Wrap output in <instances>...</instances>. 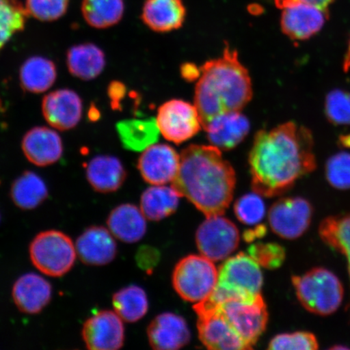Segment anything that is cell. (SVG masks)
I'll list each match as a JSON object with an SVG mask.
<instances>
[{
    "instance_id": "obj_38",
    "label": "cell",
    "mask_w": 350,
    "mask_h": 350,
    "mask_svg": "<svg viewBox=\"0 0 350 350\" xmlns=\"http://www.w3.org/2000/svg\"><path fill=\"white\" fill-rule=\"evenodd\" d=\"M271 350H316L319 349L317 336L309 332H295L279 334L270 340Z\"/></svg>"
},
{
    "instance_id": "obj_3",
    "label": "cell",
    "mask_w": 350,
    "mask_h": 350,
    "mask_svg": "<svg viewBox=\"0 0 350 350\" xmlns=\"http://www.w3.org/2000/svg\"><path fill=\"white\" fill-rule=\"evenodd\" d=\"M252 95L248 70L240 62L237 51L229 46L221 57L201 66L194 100L202 126L222 113L242 111Z\"/></svg>"
},
{
    "instance_id": "obj_32",
    "label": "cell",
    "mask_w": 350,
    "mask_h": 350,
    "mask_svg": "<svg viewBox=\"0 0 350 350\" xmlns=\"http://www.w3.org/2000/svg\"><path fill=\"white\" fill-rule=\"evenodd\" d=\"M319 233L323 243L347 258L350 278V213L325 218Z\"/></svg>"
},
{
    "instance_id": "obj_29",
    "label": "cell",
    "mask_w": 350,
    "mask_h": 350,
    "mask_svg": "<svg viewBox=\"0 0 350 350\" xmlns=\"http://www.w3.org/2000/svg\"><path fill=\"white\" fill-rule=\"evenodd\" d=\"M10 196L16 207L32 210L40 206L47 199L48 188L36 173L25 172L12 183Z\"/></svg>"
},
{
    "instance_id": "obj_15",
    "label": "cell",
    "mask_w": 350,
    "mask_h": 350,
    "mask_svg": "<svg viewBox=\"0 0 350 350\" xmlns=\"http://www.w3.org/2000/svg\"><path fill=\"white\" fill-rule=\"evenodd\" d=\"M42 113L52 128L68 131L75 128L82 118V100L75 91L62 89L48 94L42 100Z\"/></svg>"
},
{
    "instance_id": "obj_20",
    "label": "cell",
    "mask_w": 350,
    "mask_h": 350,
    "mask_svg": "<svg viewBox=\"0 0 350 350\" xmlns=\"http://www.w3.org/2000/svg\"><path fill=\"white\" fill-rule=\"evenodd\" d=\"M148 341L157 350H176L189 343L191 332L185 319L176 314L163 313L148 327Z\"/></svg>"
},
{
    "instance_id": "obj_26",
    "label": "cell",
    "mask_w": 350,
    "mask_h": 350,
    "mask_svg": "<svg viewBox=\"0 0 350 350\" xmlns=\"http://www.w3.org/2000/svg\"><path fill=\"white\" fill-rule=\"evenodd\" d=\"M117 133L126 150L143 152L156 144L160 131L155 119L125 120L118 122Z\"/></svg>"
},
{
    "instance_id": "obj_8",
    "label": "cell",
    "mask_w": 350,
    "mask_h": 350,
    "mask_svg": "<svg viewBox=\"0 0 350 350\" xmlns=\"http://www.w3.org/2000/svg\"><path fill=\"white\" fill-rule=\"evenodd\" d=\"M206 301L217 306L249 349L255 347L269 321L268 310L261 294L252 299H228L217 304Z\"/></svg>"
},
{
    "instance_id": "obj_11",
    "label": "cell",
    "mask_w": 350,
    "mask_h": 350,
    "mask_svg": "<svg viewBox=\"0 0 350 350\" xmlns=\"http://www.w3.org/2000/svg\"><path fill=\"white\" fill-rule=\"evenodd\" d=\"M196 241L201 255L220 261L238 248L239 231L234 223L221 215L207 217L196 231Z\"/></svg>"
},
{
    "instance_id": "obj_10",
    "label": "cell",
    "mask_w": 350,
    "mask_h": 350,
    "mask_svg": "<svg viewBox=\"0 0 350 350\" xmlns=\"http://www.w3.org/2000/svg\"><path fill=\"white\" fill-rule=\"evenodd\" d=\"M194 310L198 316L199 338L205 347L216 350L250 349L216 306L203 301L196 304Z\"/></svg>"
},
{
    "instance_id": "obj_42",
    "label": "cell",
    "mask_w": 350,
    "mask_h": 350,
    "mask_svg": "<svg viewBox=\"0 0 350 350\" xmlns=\"http://www.w3.org/2000/svg\"><path fill=\"white\" fill-rule=\"evenodd\" d=\"M266 233L267 227L265 225L257 226L254 229L245 231L243 239L247 243H252L253 241L265 237Z\"/></svg>"
},
{
    "instance_id": "obj_12",
    "label": "cell",
    "mask_w": 350,
    "mask_h": 350,
    "mask_svg": "<svg viewBox=\"0 0 350 350\" xmlns=\"http://www.w3.org/2000/svg\"><path fill=\"white\" fill-rule=\"evenodd\" d=\"M312 216V205L308 200L301 197H288L273 204L269 212V221L275 234L294 240L308 230Z\"/></svg>"
},
{
    "instance_id": "obj_39",
    "label": "cell",
    "mask_w": 350,
    "mask_h": 350,
    "mask_svg": "<svg viewBox=\"0 0 350 350\" xmlns=\"http://www.w3.org/2000/svg\"><path fill=\"white\" fill-rule=\"evenodd\" d=\"M69 0H26L29 15L41 21L59 20L68 11Z\"/></svg>"
},
{
    "instance_id": "obj_28",
    "label": "cell",
    "mask_w": 350,
    "mask_h": 350,
    "mask_svg": "<svg viewBox=\"0 0 350 350\" xmlns=\"http://www.w3.org/2000/svg\"><path fill=\"white\" fill-rule=\"evenodd\" d=\"M179 197L172 187L152 186L143 192L139 208L148 220L159 221L176 211Z\"/></svg>"
},
{
    "instance_id": "obj_17",
    "label": "cell",
    "mask_w": 350,
    "mask_h": 350,
    "mask_svg": "<svg viewBox=\"0 0 350 350\" xmlns=\"http://www.w3.org/2000/svg\"><path fill=\"white\" fill-rule=\"evenodd\" d=\"M76 249L79 259L86 265L104 266L116 259L117 244L109 229L90 226L79 236Z\"/></svg>"
},
{
    "instance_id": "obj_14",
    "label": "cell",
    "mask_w": 350,
    "mask_h": 350,
    "mask_svg": "<svg viewBox=\"0 0 350 350\" xmlns=\"http://www.w3.org/2000/svg\"><path fill=\"white\" fill-rule=\"evenodd\" d=\"M180 166V155L166 144H154L139 157L137 168L144 180L152 186L172 183Z\"/></svg>"
},
{
    "instance_id": "obj_33",
    "label": "cell",
    "mask_w": 350,
    "mask_h": 350,
    "mask_svg": "<svg viewBox=\"0 0 350 350\" xmlns=\"http://www.w3.org/2000/svg\"><path fill=\"white\" fill-rule=\"evenodd\" d=\"M29 13L19 0H0V51L23 31Z\"/></svg>"
},
{
    "instance_id": "obj_25",
    "label": "cell",
    "mask_w": 350,
    "mask_h": 350,
    "mask_svg": "<svg viewBox=\"0 0 350 350\" xmlns=\"http://www.w3.org/2000/svg\"><path fill=\"white\" fill-rule=\"evenodd\" d=\"M67 65L72 76L83 81H91L103 72L106 56L94 44H80L70 48Z\"/></svg>"
},
{
    "instance_id": "obj_41",
    "label": "cell",
    "mask_w": 350,
    "mask_h": 350,
    "mask_svg": "<svg viewBox=\"0 0 350 350\" xmlns=\"http://www.w3.org/2000/svg\"><path fill=\"white\" fill-rule=\"evenodd\" d=\"M334 1V0H275L277 6L283 10L284 8L295 5V4L305 3L326 10L327 8Z\"/></svg>"
},
{
    "instance_id": "obj_1",
    "label": "cell",
    "mask_w": 350,
    "mask_h": 350,
    "mask_svg": "<svg viewBox=\"0 0 350 350\" xmlns=\"http://www.w3.org/2000/svg\"><path fill=\"white\" fill-rule=\"evenodd\" d=\"M248 161L254 191L266 197L286 193L317 168L312 133L292 121L260 130Z\"/></svg>"
},
{
    "instance_id": "obj_24",
    "label": "cell",
    "mask_w": 350,
    "mask_h": 350,
    "mask_svg": "<svg viewBox=\"0 0 350 350\" xmlns=\"http://www.w3.org/2000/svg\"><path fill=\"white\" fill-rule=\"evenodd\" d=\"M107 224L113 237L126 243L139 242L146 234V217L141 208L131 204H122L113 208Z\"/></svg>"
},
{
    "instance_id": "obj_34",
    "label": "cell",
    "mask_w": 350,
    "mask_h": 350,
    "mask_svg": "<svg viewBox=\"0 0 350 350\" xmlns=\"http://www.w3.org/2000/svg\"><path fill=\"white\" fill-rule=\"evenodd\" d=\"M325 113L328 121L336 126H350V92L334 90L326 96Z\"/></svg>"
},
{
    "instance_id": "obj_13",
    "label": "cell",
    "mask_w": 350,
    "mask_h": 350,
    "mask_svg": "<svg viewBox=\"0 0 350 350\" xmlns=\"http://www.w3.org/2000/svg\"><path fill=\"white\" fill-rule=\"evenodd\" d=\"M81 336L88 349L117 350L124 347L125 327L112 310H99L83 325Z\"/></svg>"
},
{
    "instance_id": "obj_18",
    "label": "cell",
    "mask_w": 350,
    "mask_h": 350,
    "mask_svg": "<svg viewBox=\"0 0 350 350\" xmlns=\"http://www.w3.org/2000/svg\"><path fill=\"white\" fill-rule=\"evenodd\" d=\"M208 142L221 151L234 150L250 131V122L241 111L228 112L214 117L203 126Z\"/></svg>"
},
{
    "instance_id": "obj_4",
    "label": "cell",
    "mask_w": 350,
    "mask_h": 350,
    "mask_svg": "<svg viewBox=\"0 0 350 350\" xmlns=\"http://www.w3.org/2000/svg\"><path fill=\"white\" fill-rule=\"evenodd\" d=\"M262 286L260 265L248 254L242 252L223 262L216 287L205 300L217 304L228 299H252L260 295Z\"/></svg>"
},
{
    "instance_id": "obj_6",
    "label": "cell",
    "mask_w": 350,
    "mask_h": 350,
    "mask_svg": "<svg viewBox=\"0 0 350 350\" xmlns=\"http://www.w3.org/2000/svg\"><path fill=\"white\" fill-rule=\"evenodd\" d=\"M29 257L35 268L52 278L63 277L77 260L76 245L59 230H46L35 236L29 245Z\"/></svg>"
},
{
    "instance_id": "obj_21",
    "label": "cell",
    "mask_w": 350,
    "mask_h": 350,
    "mask_svg": "<svg viewBox=\"0 0 350 350\" xmlns=\"http://www.w3.org/2000/svg\"><path fill=\"white\" fill-rule=\"evenodd\" d=\"M52 287L49 282L36 273H26L16 280L12 288V299L21 312L35 314L50 304Z\"/></svg>"
},
{
    "instance_id": "obj_2",
    "label": "cell",
    "mask_w": 350,
    "mask_h": 350,
    "mask_svg": "<svg viewBox=\"0 0 350 350\" xmlns=\"http://www.w3.org/2000/svg\"><path fill=\"white\" fill-rule=\"evenodd\" d=\"M233 166L215 146L191 144L183 150L172 187L205 216L222 215L233 199Z\"/></svg>"
},
{
    "instance_id": "obj_9",
    "label": "cell",
    "mask_w": 350,
    "mask_h": 350,
    "mask_svg": "<svg viewBox=\"0 0 350 350\" xmlns=\"http://www.w3.org/2000/svg\"><path fill=\"white\" fill-rule=\"evenodd\" d=\"M155 120L160 134L166 141L176 144L189 141L202 126L196 105L180 99L170 100L161 105Z\"/></svg>"
},
{
    "instance_id": "obj_30",
    "label": "cell",
    "mask_w": 350,
    "mask_h": 350,
    "mask_svg": "<svg viewBox=\"0 0 350 350\" xmlns=\"http://www.w3.org/2000/svg\"><path fill=\"white\" fill-rule=\"evenodd\" d=\"M82 15L88 25L107 29L117 25L124 14V0H83Z\"/></svg>"
},
{
    "instance_id": "obj_43",
    "label": "cell",
    "mask_w": 350,
    "mask_h": 350,
    "mask_svg": "<svg viewBox=\"0 0 350 350\" xmlns=\"http://www.w3.org/2000/svg\"><path fill=\"white\" fill-rule=\"evenodd\" d=\"M182 77L188 81H195L199 79L200 76V68H198L196 65L191 64H183L181 67Z\"/></svg>"
},
{
    "instance_id": "obj_19",
    "label": "cell",
    "mask_w": 350,
    "mask_h": 350,
    "mask_svg": "<svg viewBox=\"0 0 350 350\" xmlns=\"http://www.w3.org/2000/svg\"><path fill=\"white\" fill-rule=\"evenodd\" d=\"M21 148L26 159L37 166L56 163L64 152L60 135L46 126H36L29 130L22 139Z\"/></svg>"
},
{
    "instance_id": "obj_7",
    "label": "cell",
    "mask_w": 350,
    "mask_h": 350,
    "mask_svg": "<svg viewBox=\"0 0 350 350\" xmlns=\"http://www.w3.org/2000/svg\"><path fill=\"white\" fill-rule=\"evenodd\" d=\"M217 279L218 271L213 261L202 255H190L175 266L172 283L183 299L199 304L211 295Z\"/></svg>"
},
{
    "instance_id": "obj_46",
    "label": "cell",
    "mask_w": 350,
    "mask_h": 350,
    "mask_svg": "<svg viewBox=\"0 0 350 350\" xmlns=\"http://www.w3.org/2000/svg\"><path fill=\"white\" fill-rule=\"evenodd\" d=\"M0 106H1V104H0Z\"/></svg>"
},
{
    "instance_id": "obj_27",
    "label": "cell",
    "mask_w": 350,
    "mask_h": 350,
    "mask_svg": "<svg viewBox=\"0 0 350 350\" xmlns=\"http://www.w3.org/2000/svg\"><path fill=\"white\" fill-rule=\"evenodd\" d=\"M56 78L55 64L45 57H30L20 69L21 87L29 93L42 94L49 90Z\"/></svg>"
},
{
    "instance_id": "obj_40",
    "label": "cell",
    "mask_w": 350,
    "mask_h": 350,
    "mask_svg": "<svg viewBox=\"0 0 350 350\" xmlns=\"http://www.w3.org/2000/svg\"><path fill=\"white\" fill-rule=\"evenodd\" d=\"M160 252L155 247L151 246H142L138 249L135 255V261L142 270L151 273L152 270L159 264Z\"/></svg>"
},
{
    "instance_id": "obj_5",
    "label": "cell",
    "mask_w": 350,
    "mask_h": 350,
    "mask_svg": "<svg viewBox=\"0 0 350 350\" xmlns=\"http://www.w3.org/2000/svg\"><path fill=\"white\" fill-rule=\"evenodd\" d=\"M297 299L308 312L329 316L338 310L344 297L340 279L323 268H314L292 278Z\"/></svg>"
},
{
    "instance_id": "obj_31",
    "label": "cell",
    "mask_w": 350,
    "mask_h": 350,
    "mask_svg": "<svg viewBox=\"0 0 350 350\" xmlns=\"http://www.w3.org/2000/svg\"><path fill=\"white\" fill-rule=\"evenodd\" d=\"M113 310L120 317L128 323H135L146 316L148 301L146 291L138 286L121 288L113 295Z\"/></svg>"
},
{
    "instance_id": "obj_35",
    "label": "cell",
    "mask_w": 350,
    "mask_h": 350,
    "mask_svg": "<svg viewBox=\"0 0 350 350\" xmlns=\"http://www.w3.org/2000/svg\"><path fill=\"white\" fill-rule=\"evenodd\" d=\"M326 178L338 190L350 189V152H339L329 157L325 165Z\"/></svg>"
},
{
    "instance_id": "obj_16",
    "label": "cell",
    "mask_w": 350,
    "mask_h": 350,
    "mask_svg": "<svg viewBox=\"0 0 350 350\" xmlns=\"http://www.w3.org/2000/svg\"><path fill=\"white\" fill-rule=\"evenodd\" d=\"M327 19L326 10L309 4L297 3L284 8L281 28L292 40L304 41L321 31Z\"/></svg>"
},
{
    "instance_id": "obj_47",
    "label": "cell",
    "mask_w": 350,
    "mask_h": 350,
    "mask_svg": "<svg viewBox=\"0 0 350 350\" xmlns=\"http://www.w3.org/2000/svg\"><path fill=\"white\" fill-rule=\"evenodd\" d=\"M0 218H1V217H0Z\"/></svg>"
},
{
    "instance_id": "obj_37",
    "label": "cell",
    "mask_w": 350,
    "mask_h": 350,
    "mask_svg": "<svg viewBox=\"0 0 350 350\" xmlns=\"http://www.w3.org/2000/svg\"><path fill=\"white\" fill-rule=\"evenodd\" d=\"M247 254L258 265L268 269L281 267L286 260V251L278 243H257L251 245Z\"/></svg>"
},
{
    "instance_id": "obj_23",
    "label": "cell",
    "mask_w": 350,
    "mask_h": 350,
    "mask_svg": "<svg viewBox=\"0 0 350 350\" xmlns=\"http://www.w3.org/2000/svg\"><path fill=\"white\" fill-rule=\"evenodd\" d=\"M86 178L93 189L99 193H111L124 185L126 172L116 157L100 155L94 157L86 166Z\"/></svg>"
},
{
    "instance_id": "obj_22",
    "label": "cell",
    "mask_w": 350,
    "mask_h": 350,
    "mask_svg": "<svg viewBox=\"0 0 350 350\" xmlns=\"http://www.w3.org/2000/svg\"><path fill=\"white\" fill-rule=\"evenodd\" d=\"M186 18L182 0H146L142 19L152 31L168 33L181 28Z\"/></svg>"
},
{
    "instance_id": "obj_45",
    "label": "cell",
    "mask_w": 350,
    "mask_h": 350,
    "mask_svg": "<svg viewBox=\"0 0 350 350\" xmlns=\"http://www.w3.org/2000/svg\"><path fill=\"white\" fill-rule=\"evenodd\" d=\"M339 144L342 148H350V134L341 135Z\"/></svg>"
},
{
    "instance_id": "obj_44",
    "label": "cell",
    "mask_w": 350,
    "mask_h": 350,
    "mask_svg": "<svg viewBox=\"0 0 350 350\" xmlns=\"http://www.w3.org/2000/svg\"><path fill=\"white\" fill-rule=\"evenodd\" d=\"M343 68L345 72H348L350 69V40L347 53H345L344 57Z\"/></svg>"
},
{
    "instance_id": "obj_36",
    "label": "cell",
    "mask_w": 350,
    "mask_h": 350,
    "mask_svg": "<svg viewBox=\"0 0 350 350\" xmlns=\"http://www.w3.org/2000/svg\"><path fill=\"white\" fill-rule=\"evenodd\" d=\"M265 210L264 201L256 192L240 197L234 204L235 215L245 225L260 223L265 216Z\"/></svg>"
}]
</instances>
